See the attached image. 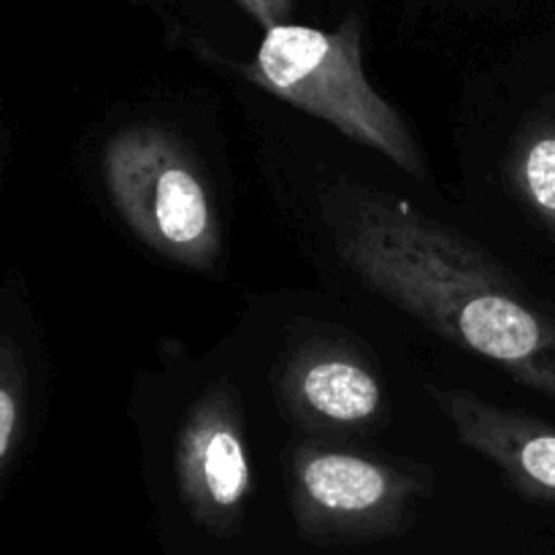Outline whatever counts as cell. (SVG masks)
<instances>
[{
    "label": "cell",
    "mask_w": 555,
    "mask_h": 555,
    "mask_svg": "<svg viewBox=\"0 0 555 555\" xmlns=\"http://www.w3.org/2000/svg\"><path fill=\"white\" fill-rule=\"evenodd\" d=\"M341 258L442 339L555 401V309L410 201L350 190L331 209Z\"/></svg>",
    "instance_id": "6da1fadb"
},
{
    "label": "cell",
    "mask_w": 555,
    "mask_h": 555,
    "mask_svg": "<svg viewBox=\"0 0 555 555\" xmlns=\"http://www.w3.org/2000/svg\"><path fill=\"white\" fill-rule=\"evenodd\" d=\"M361 41L358 16H347L336 30L282 22L266 30L253 63L238 70L260 90L385 155L410 177L426 179L410 125L366 79Z\"/></svg>",
    "instance_id": "7a4b0ae2"
},
{
    "label": "cell",
    "mask_w": 555,
    "mask_h": 555,
    "mask_svg": "<svg viewBox=\"0 0 555 555\" xmlns=\"http://www.w3.org/2000/svg\"><path fill=\"white\" fill-rule=\"evenodd\" d=\"M101 173L112 206L146 247L188 269H215L222 253L215 195L171 130L152 122L114 130Z\"/></svg>",
    "instance_id": "3957f363"
},
{
    "label": "cell",
    "mask_w": 555,
    "mask_h": 555,
    "mask_svg": "<svg viewBox=\"0 0 555 555\" xmlns=\"http://www.w3.org/2000/svg\"><path fill=\"white\" fill-rule=\"evenodd\" d=\"M291 491L298 531L334 545L399 531L426 480L350 450L301 444L291 459Z\"/></svg>",
    "instance_id": "277c9868"
},
{
    "label": "cell",
    "mask_w": 555,
    "mask_h": 555,
    "mask_svg": "<svg viewBox=\"0 0 555 555\" xmlns=\"http://www.w3.org/2000/svg\"><path fill=\"white\" fill-rule=\"evenodd\" d=\"M177 486L193 520L228 534L253 496V464L242 406L231 385L206 390L184 415L177 439Z\"/></svg>",
    "instance_id": "5b68a950"
},
{
    "label": "cell",
    "mask_w": 555,
    "mask_h": 555,
    "mask_svg": "<svg viewBox=\"0 0 555 555\" xmlns=\"http://www.w3.org/2000/svg\"><path fill=\"white\" fill-rule=\"evenodd\" d=\"M469 450L480 453L531 502L555 504V428L537 417L488 404L466 390L428 388Z\"/></svg>",
    "instance_id": "8992f818"
},
{
    "label": "cell",
    "mask_w": 555,
    "mask_h": 555,
    "mask_svg": "<svg viewBox=\"0 0 555 555\" xmlns=\"http://www.w3.org/2000/svg\"><path fill=\"white\" fill-rule=\"evenodd\" d=\"M282 401L301 423L328 431H361L385 415V390L374 369L334 341H312L287 361Z\"/></svg>",
    "instance_id": "52a82bcc"
},
{
    "label": "cell",
    "mask_w": 555,
    "mask_h": 555,
    "mask_svg": "<svg viewBox=\"0 0 555 555\" xmlns=\"http://www.w3.org/2000/svg\"><path fill=\"white\" fill-rule=\"evenodd\" d=\"M504 177L518 204L555 236V106L531 114L515 130Z\"/></svg>",
    "instance_id": "ba28073f"
},
{
    "label": "cell",
    "mask_w": 555,
    "mask_h": 555,
    "mask_svg": "<svg viewBox=\"0 0 555 555\" xmlns=\"http://www.w3.org/2000/svg\"><path fill=\"white\" fill-rule=\"evenodd\" d=\"M30 423V363L20 336L0 318V482L14 469Z\"/></svg>",
    "instance_id": "9c48e42d"
},
{
    "label": "cell",
    "mask_w": 555,
    "mask_h": 555,
    "mask_svg": "<svg viewBox=\"0 0 555 555\" xmlns=\"http://www.w3.org/2000/svg\"><path fill=\"white\" fill-rule=\"evenodd\" d=\"M236 3L242 5L258 25H263V30L287 22L293 9V0H236Z\"/></svg>",
    "instance_id": "30bf717a"
}]
</instances>
